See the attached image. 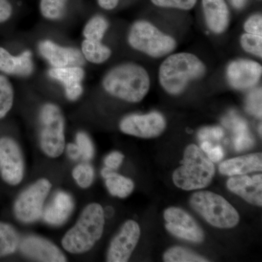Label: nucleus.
<instances>
[{"mask_svg": "<svg viewBox=\"0 0 262 262\" xmlns=\"http://www.w3.org/2000/svg\"><path fill=\"white\" fill-rule=\"evenodd\" d=\"M104 225L103 207L98 203H91L84 208L73 227L64 234L62 246L72 254L89 252L102 237Z\"/></svg>", "mask_w": 262, "mask_h": 262, "instance_id": "f03ea898", "label": "nucleus"}, {"mask_svg": "<svg viewBox=\"0 0 262 262\" xmlns=\"http://www.w3.org/2000/svg\"><path fill=\"white\" fill-rule=\"evenodd\" d=\"M206 72V66L194 55L177 53L169 56L160 66L159 80L169 94L179 95L189 82L202 78Z\"/></svg>", "mask_w": 262, "mask_h": 262, "instance_id": "7ed1b4c3", "label": "nucleus"}, {"mask_svg": "<svg viewBox=\"0 0 262 262\" xmlns=\"http://www.w3.org/2000/svg\"><path fill=\"white\" fill-rule=\"evenodd\" d=\"M128 42L134 49L153 58L166 56L177 47L173 37L164 34L146 20H139L132 26Z\"/></svg>", "mask_w": 262, "mask_h": 262, "instance_id": "0eeeda50", "label": "nucleus"}, {"mask_svg": "<svg viewBox=\"0 0 262 262\" xmlns=\"http://www.w3.org/2000/svg\"><path fill=\"white\" fill-rule=\"evenodd\" d=\"M32 53L23 52L18 56H13L4 48L0 47V72L8 75L27 77L33 72Z\"/></svg>", "mask_w": 262, "mask_h": 262, "instance_id": "6ab92c4d", "label": "nucleus"}, {"mask_svg": "<svg viewBox=\"0 0 262 262\" xmlns=\"http://www.w3.org/2000/svg\"><path fill=\"white\" fill-rule=\"evenodd\" d=\"M51 182L39 179L20 193L13 205V213L18 222L34 223L42 217L45 202L51 192Z\"/></svg>", "mask_w": 262, "mask_h": 262, "instance_id": "6e6552de", "label": "nucleus"}, {"mask_svg": "<svg viewBox=\"0 0 262 262\" xmlns=\"http://www.w3.org/2000/svg\"><path fill=\"white\" fill-rule=\"evenodd\" d=\"M208 158L213 163H217L223 159L225 156L223 148L221 146H213L208 152L206 153Z\"/></svg>", "mask_w": 262, "mask_h": 262, "instance_id": "58836bf2", "label": "nucleus"}, {"mask_svg": "<svg viewBox=\"0 0 262 262\" xmlns=\"http://www.w3.org/2000/svg\"><path fill=\"white\" fill-rule=\"evenodd\" d=\"M234 146L236 151H244L252 147L254 140L249 132H243L236 134L234 138Z\"/></svg>", "mask_w": 262, "mask_h": 262, "instance_id": "72a5a7b5", "label": "nucleus"}, {"mask_svg": "<svg viewBox=\"0 0 262 262\" xmlns=\"http://www.w3.org/2000/svg\"><path fill=\"white\" fill-rule=\"evenodd\" d=\"M39 51L43 58L54 68L81 67L84 62L83 55L78 50L61 47L50 40L39 43Z\"/></svg>", "mask_w": 262, "mask_h": 262, "instance_id": "2eb2a0df", "label": "nucleus"}, {"mask_svg": "<svg viewBox=\"0 0 262 262\" xmlns=\"http://www.w3.org/2000/svg\"><path fill=\"white\" fill-rule=\"evenodd\" d=\"M124 158H125V156L120 151H113L105 158L104 164L106 168L113 170H117L120 168L123 162Z\"/></svg>", "mask_w": 262, "mask_h": 262, "instance_id": "e433bc0d", "label": "nucleus"}, {"mask_svg": "<svg viewBox=\"0 0 262 262\" xmlns=\"http://www.w3.org/2000/svg\"><path fill=\"white\" fill-rule=\"evenodd\" d=\"M262 73L261 66L249 60L232 61L227 68L229 83L234 89L246 90L256 85Z\"/></svg>", "mask_w": 262, "mask_h": 262, "instance_id": "4468645a", "label": "nucleus"}, {"mask_svg": "<svg viewBox=\"0 0 262 262\" xmlns=\"http://www.w3.org/2000/svg\"><path fill=\"white\" fill-rule=\"evenodd\" d=\"M245 30L249 34L261 35L262 18L261 14H255L246 20L244 25Z\"/></svg>", "mask_w": 262, "mask_h": 262, "instance_id": "c9c22d12", "label": "nucleus"}, {"mask_svg": "<svg viewBox=\"0 0 262 262\" xmlns=\"http://www.w3.org/2000/svg\"><path fill=\"white\" fill-rule=\"evenodd\" d=\"M76 144L80 149L81 157L86 161L94 158L95 149L91 138L84 132H78L76 136Z\"/></svg>", "mask_w": 262, "mask_h": 262, "instance_id": "7c9ffc66", "label": "nucleus"}, {"mask_svg": "<svg viewBox=\"0 0 262 262\" xmlns=\"http://www.w3.org/2000/svg\"><path fill=\"white\" fill-rule=\"evenodd\" d=\"M69 0H40L39 10L41 14L48 20H56L64 14Z\"/></svg>", "mask_w": 262, "mask_h": 262, "instance_id": "cd10ccee", "label": "nucleus"}, {"mask_svg": "<svg viewBox=\"0 0 262 262\" xmlns=\"http://www.w3.org/2000/svg\"><path fill=\"white\" fill-rule=\"evenodd\" d=\"M165 229L175 237L192 243L203 242V229L187 212L178 207H169L163 214Z\"/></svg>", "mask_w": 262, "mask_h": 262, "instance_id": "9d476101", "label": "nucleus"}, {"mask_svg": "<svg viewBox=\"0 0 262 262\" xmlns=\"http://www.w3.org/2000/svg\"><path fill=\"white\" fill-rule=\"evenodd\" d=\"M20 237L14 227L0 221V258L13 254L18 248Z\"/></svg>", "mask_w": 262, "mask_h": 262, "instance_id": "5701e85b", "label": "nucleus"}, {"mask_svg": "<svg viewBox=\"0 0 262 262\" xmlns=\"http://www.w3.org/2000/svg\"><path fill=\"white\" fill-rule=\"evenodd\" d=\"M74 208L75 202L72 196L63 191H58L43 209V220L50 225H63L70 218Z\"/></svg>", "mask_w": 262, "mask_h": 262, "instance_id": "f3484780", "label": "nucleus"}, {"mask_svg": "<svg viewBox=\"0 0 262 262\" xmlns=\"http://www.w3.org/2000/svg\"><path fill=\"white\" fill-rule=\"evenodd\" d=\"M165 128V117L157 112L146 115H128L124 117L120 123V129L122 133L142 139L158 137Z\"/></svg>", "mask_w": 262, "mask_h": 262, "instance_id": "9b49d317", "label": "nucleus"}, {"mask_svg": "<svg viewBox=\"0 0 262 262\" xmlns=\"http://www.w3.org/2000/svg\"><path fill=\"white\" fill-rule=\"evenodd\" d=\"M261 89L253 90L248 95L246 101V110L250 115L261 117Z\"/></svg>", "mask_w": 262, "mask_h": 262, "instance_id": "2f4dec72", "label": "nucleus"}, {"mask_svg": "<svg viewBox=\"0 0 262 262\" xmlns=\"http://www.w3.org/2000/svg\"><path fill=\"white\" fill-rule=\"evenodd\" d=\"M227 187L230 192L237 194L245 201L253 206H262V175H241L232 177L227 182Z\"/></svg>", "mask_w": 262, "mask_h": 262, "instance_id": "dca6fc26", "label": "nucleus"}, {"mask_svg": "<svg viewBox=\"0 0 262 262\" xmlns=\"http://www.w3.org/2000/svg\"><path fill=\"white\" fill-rule=\"evenodd\" d=\"M103 87L108 94L130 103L140 102L149 90V75L135 63H124L112 69L105 75Z\"/></svg>", "mask_w": 262, "mask_h": 262, "instance_id": "f257e3e1", "label": "nucleus"}, {"mask_svg": "<svg viewBox=\"0 0 262 262\" xmlns=\"http://www.w3.org/2000/svg\"><path fill=\"white\" fill-rule=\"evenodd\" d=\"M153 4L162 8H173L190 10L195 5L196 0H151Z\"/></svg>", "mask_w": 262, "mask_h": 262, "instance_id": "473e14b6", "label": "nucleus"}, {"mask_svg": "<svg viewBox=\"0 0 262 262\" xmlns=\"http://www.w3.org/2000/svg\"><path fill=\"white\" fill-rule=\"evenodd\" d=\"M39 120L41 149L48 158H58L65 149V120L61 108L54 103H46Z\"/></svg>", "mask_w": 262, "mask_h": 262, "instance_id": "423d86ee", "label": "nucleus"}, {"mask_svg": "<svg viewBox=\"0 0 262 262\" xmlns=\"http://www.w3.org/2000/svg\"><path fill=\"white\" fill-rule=\"evenodd\" d=\"M231 1H232V5L237 8H242L246 3V0H231Z\"/></svg>", "mask_w": 262, "mask_h": 262, "instance_id": "37998d69", "label": "nucleus"}, {"mask_svg": "<svg viewBox=\"0 0 262 262\" xmlns=\"http://www.w3.org/2000/svg\"><path fill=\"white\" fill-rule=\"evenodd\" d=\"M213 147V145L209 141H202L201 145V149L203 152L207 153L210 151V149Z\"/></svg>", "mask_w": 262, "mask_h": 262, "instance_id": "79ce46f5", "label": "nucleus"}, {"mask_svg": "<svg viewBox=\"0 0 262 262\" xmlns=\"http://www.w3.org/2000/svg\"><path fill=\"white\" fill-rule=\"evenodd\" d=\"M50 77L59 81L65 88L67 98L70 101H76L83 92L81 82L84 79V72L81 67H67L52 68L49 70Z\"/></svg>", "mask_w": 262, "mask_h": 262, "instance_id": "a211bd4d", "label": "nucleus"}, {"mask_svg": "<svg viewBox=\"0 0 262 262\" xmlns=\"http://www.w3.org/2000/svg\"><path fill=\"white\" fill-rule=\"evenodd\" d=\"M225 135L223 129L220 127H207L198 132L200 141L220 140Z\"/></svg>", "mask_w": 262, "mask_h": 262, "instance_id": "f704fd0d", "label": "nucleus"}, {"mask_svg": "<svg viewBox=\"0 0 262 262\" xmlns=\"http://www.w3.org/2000/svg\"><path fill=\"white\" fill-rule=\"evenodd\" d=\"M108 24L101 15H95L86 24L83 29V35L86 39L101 42L107 30Z\"/></svg>", "mask_w": 262, "mask_h": 262, "instance_id": "a878e982", "label": "nucleus"}, {"mask_svg": "<svg viewBox=\"0 0 262 262\" xmlns=\"http://www.w3.org/2000/svg\"><path fill=\"white\" fill-rule=\"evenodd\" d=\"M101 176L105 179V184L111 195L125 198L134 191L135 184L130 179L115 173L112 169L106 168L101 170Z\"/></svg>", "mask_w": 262, "mask_h": 262, "instance_id": "4be33fe9", "label": "nucleus"}, {"mask_svg": "<svg viewBox=\"0 0 262 262\" xmlns=\"http://www.w3.org/2000/svg\"><path fill=\"white\" fill-rule=\"evenodd\" d=\"M19 249L24 256L38 261L65 262L67 256L51 241L39 237L28 236L20 241Z\"/></svg>", "mask_w": 262, "mask_h": 262, "instance_id": "ddd939ff", "label": "nucleus"}, {"mask_svg": "<svg viewBox=\"0 0 262 262\" xmlns=\"http://www.w3.org/2000/svg\"><path fill=\"white\" fill-rule=\"evenodd\" d=\"M203 7L208 28L215 34L225 32L230 19L225 0H203Z\"/></svg>", "mask_w": 262, "mask_h": 262, "instance_id": "aec40b11", "label": "nucleus"}, {"mask_svg": "<svg viewBox=\"0 0 262 262\" xmlns=\"http://www.w3.org/2000/svg\"><path fill=\"white\" fill-rule=\"evenodd\" d=\"M165 262H206L208 260L187 248L174 246L169 248L163 255Z\"/></svg>", "mask_w": 262, "mask_h": 262, "instance_id": "393cba45", "label": "nucleus"}, {"mask_svg": "<svg viewBox=\"0 0 262 262\" xmlns=\"http://www.w3.org/2000/svg\"><path fill=\"white\" fill-rule=\"evenodd\" d=\"M67 153L72 160H77L81 157L80 149L76 144H69L67 146Z\"/></svg>", "mask_w": 262, "mask_h": 262, "instance_id": "ea45409f", "label": "nucleus"}, {"mask_svg": "<svg viewBox=\"0 0 262 262\" xmlns=\"http://www.w3.org/2000/svg\"><path fill=\"white\" fill-rule=\"evenodd\" d=\"M82 52L84 58L93 63H102L111 56L112 51L101 42L84 39L82 42Z\"/></svg>", "mask_w": 262, "mask_h": 262, "instance_id": "b1692460", "label": "nucleus"}, {"mask_svg": "<svg viewBox=\"0 0 262 262\" xmlns=\"http://www.w3.org/2000/svg\"><path fill=\"white\" fill-rule=\"evenodd\" d=\"M23 153L18 143L10 136L0 138V177L10 186L20 184L24 176Z\"/></svg>", "mask_w": 262, "mask_h": 262, "instance_id": "1a4fd4ad", "label": "nucleus"}, {"mask_svg": "<svg viewBox=\"0 0 262 262\" xmlns=\"http://www.w3.org/2000/svg\"><path fill=\"white\" fill-rule=\"evenodd\" d=\"M72 175L79 187L87 189L94 182V169L89 163H80L72 170Z\"/></svg>", "mask_w": 262, "mask_h": 262, "instance_id": "c85d7f7f", "label": "nucleus"}, {"mask_svg": "<svg viewBox=\"0 0 262 262\" xmlns=\"http://www.w3.org/2000/svg\"><path fill=\"white\" fill-rule=\"evenodd\" d=\"M14 90L10 80L0 75V120L4 118L13 107Z\"/></svg>", "mask_w": 262, "mask_h": 262, "instance_id": "bb28decb", "label": "nucleus"}, {"mask_svg": "<svg viewBox=\"0 0 262 262\" xmlns=\"http://www.w3.org/2000/svg\"><path fill=\"white\" fill-rule=\"evenodd\" d=\"M98 5L104 10H113L118 5L119 0H97Z\"/></svg>", "mask_w": 262, "mask_h": 262, "instance_id": "a19ab883", "label": "nucleus"}, {"mask_svg": "<svg viewBox=\"0 0 262 262\" xmlns=\"http://www.w3.org/2000/svg\"><path fill=\"white\" fill-rule=\"evenodd\" d=\"M140 237L141 228L139 224L134 220L126 221L110 243L106 253V261H128L139 244Z\"/></svg>", "mask_w": 262, "mask_h": 262, "instance_id": "f8f14e48", "label": "nucleus"}, {"mask_svg": "<svg viewBox=\"0 0 262 262\" xmlns=\"http://www.w3.org/2000/svg\"><path fill=\"white\" fill-rule=\"evenodd\" d=\"M215 175L213 162L206 158L195 144L184 150L182 165L173 172V182L183 190L202 189L210 185Z\"/></svg>", "mask_w": 262, "mask_h": 262, "instance_id": "20e7f679", "label": "nucleus"}, {"mask_svg": "<svg viewBox=\"0 0 262 262\" xmlns=\"http://www.w3.org/2000/svg\"><path fill=\"white\" fill-rule=\"evenodd\" d=\"M241 44L242 48L248 53L261 58V35H256V34L246 33V34H243L242 37H241Z\"/></svg>", "mask_w": 262, "mask_h": 262, "instance_id": "c756f323", "label": "nucleus"}, {"mask_svg": "<svg viewBox=\"0 0 262 262\" xmlns=\"http://www.w3.org/2000/svg\"><path fill=\"white\" fill-rule=\"evenodd\" d=\"M219 170L223 175L241 176L251 173V172L261 171L262 170L261 153H253L243 155L225 160L220 164Z\"/></svg>", "mask_w": 262, "mask_h": 262, "instance_id": "412c9836", "label": "nucleus"}, {"mask_svg": "<svg viewBox=\"0 0 262 262\" xmlns=\"http://www.w3.org/2000/svg\"><path fill=\"white\" fill-rule=\"evenodd\" d=\"M13 10V6L8 0H0V24L9 20Z\"/></svg>", "mask_w": 262, "mask_h": 262, "instance_id": "4c0bfd02", "label": "nucleus"}, {"mask_svg": "<svg viewBox=\"0 0 262 262\" xmlns=\"http://www.w3.org/2000/svg\"><path fill=\"white\" fill-rule=\"evenodd\" d=\"M189 204L208 223L216 228L231 229L238 225V212L220 194L200 191L192 194Z\"/></svg>", "mask_w": 262, "mask_h": 262, "instance_id": "39448f33", "label": "nucleus"}]
</instances>
